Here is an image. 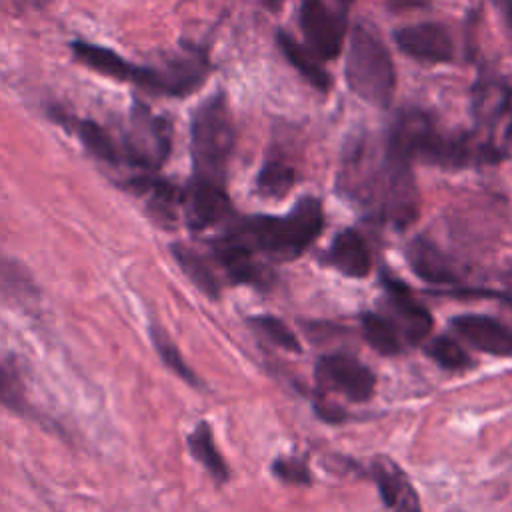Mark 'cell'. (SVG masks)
<instances>
[{
    "label": "cell",
    "instance_id": "1",
    "mask_svg": "<svg viewBox=\"0 0 512 512\" xmlns=\"http://www.w3.org/2000/svg\"><path fill=\"white\" fill-rule=\"evenodd\" d=\"M386 140L402 150L412 162L424 160L440 168H464L498 162L504 148L492 140L472 134H452L440 130L422 110H402L390 126Z\"/></svg>",
    "mask_w": 512,
    "mask_h": 512
},
{
    "label": "cell",
    "instance_id": "2",
    "mask_svg": "<svg viewBox=\"0 0 512 512\" xmlns=\"http://www.w3.org/2000/svg\"><path fill=\"white\" fill-rule=\"evenodd\" d=\"M324 210L318 198L302 196L288 214H256L230 224L224 234L252 252H264L274 260L298 258L322 232Z\"/></svg>",
    "mask_w": 512,
    "mask_h": 512
},
{
    "label": "cell",
    "instance_id": "3",
    "mask_svg": "<svg viewBox=\"0 0 512 512\" xmlns=\"http://www.w3.org/2000/svg\"><path fill=\"white\" fill-rule=\"evenodd\" d=\"M234 122L228 100L222 92L206 98L192 114L190 152L192 180L226 186L228 164L234 150Z\"/></svg>",
    "mask_w": 512,
    "mask_h": 512
},
{
    "label": "cell",
    "instance_id": "4",
    "mask_svg": "<svg viewBox=\"0 0 512 512\" xmlns=\"http://www.w3.org/2000/svg\"><path fill=\"white\" fill-rule=\"evenodd\" d=\"M344 74L358 98L378 108L390 106L396 90V68L380 34L366 24H356L350 32Z\"/></svg>",
    "mask_w": 512,
    "mask_h": 512
},
{
    "label": "cell",
    "instance_id": "5",
    "mask_svg": "<svg viewBox=\"0 0 512 512\" xmlns=\"http://www.w3.org/2000/svg\"><path fill=\"white\" fill-rule=\"evenodd\" d=\"M122 162L144 174H156L172 152V124L164 116H156L142 102H134L130 112V128L124 134Z\"/></svg>",
    "mask_w": 512,
    "mask_h": 512
},
{
    "label": "cell",
    "instance_id": "6",
    "mask_svg": "<svg viewBox=\"0 0 512 512\" xmlns=\"http://www.w3.org/2000/svg\"><path fill=\"white\" fill-rule=\"evenodd\" d=\"M208 58L196 48H188L158 66H140L136 86L160 96H188L198 90L208 76Z\"/></svg>",
    "mask_w": 512,
    "mask_h": 512
},
{
    "label": "cell",
    "instance_id": "7",
    "mask_svg": "<svg viewBox=\"0 0 512 512\" xmlns=\"http://www.w3.org/2000/svg\"><path fill=\"white\" fill-rule=\"evenodd\" d=\"M316 380L322 388L338 392L352 402H366L376 390L374 372L356 356L336 352L316 362Z\"/></svg>",
    "mask_w": 512,
    "mask_h": 512
},
{
    "label": "cell",
    "instance_id": "8",
    "mask_svg": "<svg viewBox=\"0 0 512 512\" xmlns=\"http://www.w3.org/2000/svg\"><path fill=\"white\" fill-rule=\"evenodd\" d=\"M298 22L308 48L320 60H334L342 52L344 16L324 0H300Z\"/></svg>",
    "mask_w": 512,
    "mask_h": 512
},
{
    "label": "cell",
    "instance_id": "9",
    "mask_svg": "<svg viewBox=\"0 0 512 512\" xmlns=\"http://www.w3.org/2000/svg\"><path fill=\"white\" fill-rule=\"evenodd\" d=\"M394 44L406 56L428 64L452 62L456 54L452 32L440 22H416L402 26L394 30Z\"/></svg>",
    "mask_w": 512,
    "mask_h": 512
},
{
    "label": "cell",
    "instance_id": "10",
    "mask_svg": "<svg viewBox=\"0 0 512 512\" xmlns=\"http://www.w3.org/2000/svg\"><path fill=\"white\" fill-rule=\"evenodd\" d=\"M380 282L394 316L390 320L396 324L402 338L412 346L424 342L432 330V316L426 306L416 300L412 290L400 278L382 272Z\"/></svg>",
    "mask_w": 512,
    "mask_h": 512
},
{
    "label": "cell",
    "instance_id": "11",
    "mask_svg": "<svg viewBox=\"0 0 512 512\" xmlns=\"http://www.w3.org/2000/svg\"><path fill=\"white\" fill-rule=\"evenodd\" d=\"M182 210L188 228H192L194 232H202L228 218L232 212V204L226 186L190 180V184L184 186Z\"/></svg>",
    "mask_w": 512,
    "mask_h": 512
},
{
    "label": "cell",
    "instance_id": "12",
    "mask_svg": "<svg viewBox=\"0 0 512 512\" xmlns=\"http://www.w3.org/2000/svg\"><path fill=\"white\" fill-rule=\"evenodd\" d=\"M212 254L234 284H250L256 288L270 286V274L256 262L254 252L224 232L212 240Z\"/></svg>",
    "mask_w": 512,
    "mask_h": 512
},
{
    "label": "cell",
    "instance_id": "13",
    "mask_svg": "<svg viewBox=\"0 0 512 512\" xmlns=\"http://www.w3.org/2000/svg\"><path fill=\"white\" fill-rule=\"evenodd\" d=\"M450 324L476 350L494 356H512V326L484 314H460Z\"/></svg>",
    "mask_w": 512,
    "mask_h": 512
},
{
    "label": "cell",
    "instance_id": "14",
    "mask_svg": "<svg viewBox=\"0 0 512 512\" xmlns=\"http://www.w3.org/2000/svg\"><path fill=\"white\" fill-rule=\"evenodd\" d=\"M124 184L132 194L146 198V210L152 214V218H156L160 226H174L176 208H182L184 186L172 184L170 180H164L156 174H138L128 178Z\"/></svg>",
    "mask_w": 512,
    "mask_h": 512
},
{
    "label": "cell",
    "instance_id": "15",
    "mask_svg": "<svg viewBox=\"0 0 512 512\" xmlns=\"http://www.w3.org/2000/svg\"><path fill=\"white\" fill-rule=\"evenodd\" d=\"M370 472L378 486L380 498L390 512H422L416 488L394 460L376 456L370 462Z\"/></svg>",
    "mask_w": 512,
    "mask_h": 512
},
{
    "label": "cell",
    "instance_id": "16",
    "mask_svg": "<svg viewBox=\"0 0 512 512\" xmlns=\"http://www.w3.org/2000/svg\"><path fill=\"white\" fill-rule=\"evenodd\" d=\"M326 264L350 278H366L372 270V254L360 232L340 230L326 252Z\"/></svg>",
    "mask_w": 512,
    "mask_h": 512
},
{
    "label": "cell",
    "instance_id": "17",
    "mask_svg": "<svg viewBox=\"0 0 512 512\" xmlns=\"http://www.w3.org/2000/svg\"><path fill=\"white\" fill-rule=\"evenodd\" d=\"M406 260L412 272L430 284H456L460 280L458 268L450 256H446L428 238H414L408 244Z\"/></svg>",
    "mask_w": 512,
    "mask_h": 512
},
{
    "label": "cell",
    "instance_id": "18",
    "mask_svg": "<svg viewBox=\"0 0 512 512\" xmlns=\"http://www.w3.org/2000/svg\"><path fill=\"white\" fill-rule=\"evenodd\" d=\"M50 116L54 118V122H60L70 132H74L78 136V140L82 142V146L92 156H96L98 160H102L106 164H114V166L122 164L120 146L116 144V140L104 126H100L98 122L88 120V118H74L68 112H64L62 108H50Z\"/></svg>",
    "mask_w": 512,
    "mask_h": 512
},
{
    "label": "cell",
    "instance_id": "19",
    "mask_svg": "<svg viewBox=\"0 0 512 512\" xmlns=\"http://www.w3.org/2000/svg\"><path fill=\"white\" fill-rule=\"evenodd\" d=\"M70 50L74 54V60L80 62L82 66L118 82L136 84L140 64L122 58L118 52L86 40H74L70 44Z\"/></svg>",
    "mask_w": 512,
    "mask_h": 512
},
{
    "label": "cell",
    "instance_id": "20",
    "mask_svg": "<svg viewBox=\"0 0 512 512\" xmlns=\"http://www.w3.org/2000/svg\"><path fill=\"white\" fill-rule=\"evenodd\" d=\"M278 48L282 50L284 58L298 70V74L318 92H328L332 86L330 74L320 64V58L304 44H300L294 36H290L284 30L276 32Z\"/></svg>",
    "mask_w": 512,
    "mask_h": 512
},
{
    "label": "cell",
    "instance_id": "21",
    "mask_svg": "<svg viewBox=\"0 0 512 512\" xmlns=\"http://www.w3.org/2000/svg\"><path fill=\"white\" fill-rule=\"evenodd\" d=\"M0 404L20 416L40 420L38 412L26 396V384L16 356H6L0 360Z\"/></svg>",
    "mask_w": 512,
    "mask_h": 512
},
{
    "label": "cell",
    "instance_id": "22",
    "mask_svg": "<svg viewBox=\"0 0 512 512\" xmlns=\"http://www.w3.org/2000/svg\"><path fill=\"white\" fill-rule=\"evenodd\" d=\"M170 252H172L174 260L178 262L180 270L196 284L198 290H202L208 298L220 296V280L214 274L208 260L200 252H196L194 248H190L182 242H174L170 246Z\"/></svg>",
    "mask_w": 512,
    "mask_h": 512
},
{
    "label": "cell",
    "instance_id": "23",
    "mask_svg": "<svg viewBox=\"0 0 512 512\" xmlns=\"http://www.w3.org/2000/svg\"><path fill=\"white\" fill-rule=\"evenodd\" d=\"M188 448H190V454L210 472V476L216 482H226L228 480V476H230L228 464L216 448L214 434H212V428H210L208 422H198L196 424V428L188 436Z\"/></svg>",
    "mask_w": 512,
    "mask_h": 512
},
{
    "label": "cell",
    "instance_id": "24",
    "mask_svg": "<svg viewBox=\"0 0 512 512\" xmlns=\"http://www.w3.org/2000/svg\"><path fill=\"white\" fill-rule=\"evenodd\" d=\"M360 328L364 340L384 356H396L402 352V334L396 324L382 314L376 312H362Z\"/></svg>",
    "mask_w": 512,
    "mask_h": 512
},
{
    "label": "cell",
    "instance_id": "25",
    "mask_svg": "<svg viewBox=\"0 0 512 512\" xmlns=\"http://www.w3.org/2000/svg\"><path fill=\"white\" fill-rule=\"evenodd\" d=\"M0 294L12 300L28 302L38 298V286L34 276L18 260L0 252Z\"/></svg>",
    "mask_w": 512,
    "mask_h": 512
},
{
    "label": "cell",
    "instance_id": "26",
    "mask_svg": "<svg viewBox=\"0 0 512 512\" xmlns=\"http://www.w3.org/2000/svg\"><path fill=\"white\" fill-rule=\"evenodd\" d=\"M294 180L296 170L290 164H286L280 158H270L262 164L258 172L256 188L266 198H282L292 190Z\"/></svg>",
    "mask_w": 512,
    "mask_h": 512
},
{
    "label": "cell",
    "instance_id": "27",
    "mask_svg": "<svg viewBox=\"0 0 512 512\" xmlns=\"http://www.w3.org/2000/svg\"><path fill=\"white\" fill-rule=\"evenodd\" d=\"M150 338H152V344H154L158 356L162 358V362H164L176 376H180V378H182L186 384H190V386H196V388L202 386V380H200V378L194 374V370L186 364V360L182 358L178 346L172 342V338L168 336V332H166L160 324H156V322L150 324Z\"/></svg>",
    "mask_w": 512,
    "mask_h": 512
},
{
    "label": "cell",
    "instance_id": "28",
    "mask_svg": "<svg viewBox=\"0 0 512 512\" xmlns=\"http://www.w3.org/2000/svg\"><path fill=\"white\" fill-rule=\"evenodd\" d=\"M426 354L446 370H464L472 366L468 352L450 336H436L426 344Z\"/></svg>",
    "mask_w": 512,
    "mask_h": 512
},
{
    "label": "cell",
    "instance_id": "29",
    "mask_svg": "<svg viewBox=\"0 0 512 512\" xmlns=\"http://www.w3.org/2000/svg\"><path fill=\"white\" fill-rule=\"evenodd\" d=\"M250 324L272 344H276L288 352H296V354L302 352V346H300L296 334L290 330V326L284 320L270 316V314H260V316L250 318Z\"/></svg>",
    "mask_w": 512,
    "mask_h": 512
},
{
    "label": "cell",
    "instance_id": "30",
    "mask_svg": "<svg viewBox=\"0 0 512 512\" xmlns=\"http://www.w3.org/2000/svg\"><path fill=\"white\" fill-rule=\"evenodd\" d=\"M272 472L276 474V478L288 484L308 486L312 482L308 466L298 458H276L272 464Z\"/></svg>",
    "mask_w": 512,
    "mask_h": 512
},
{
    "label": "cell",
    "instance_id": "31",
    "mask_svg": "<svg viewBox=\"0 0 512 512\" xmlns=\"http://www.w3.org/2000/svg\"><path fill=\"white\" fill-rule=\"evenodd\" d=\"M260 2H262L264 8L270 10V12H278L280 6H282V0H260Z\"/></svg>",
    "mask_w": 512,
    "mask_h": 512
},
{
    "label": "cell",
    "instance_id": "32",
    "mask_svg": "<svg viewBox=\"0 0 512 512\" xmlns=\"http://www.w3.org/2000/svg\"><path fill=\"white\" fill-rule=\"evenodd\" d=\"M338 2H340V4H342V6H348V4H352V2H354V0H338Z\"/></svg>",
    "mask_w": 512,
    "mask_h": 512
}]
</instances>
